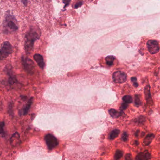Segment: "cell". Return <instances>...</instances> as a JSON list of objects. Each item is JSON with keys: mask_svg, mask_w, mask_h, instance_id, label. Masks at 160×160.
I'll use <instances>...</instances> for the list:
<instances>
[{"mask_svg": "<svg viewBox=\"0 0 160 160\" xmlns=\"http://www.w3.org/2000/svg\"><path fill=\"white\" fill-rule=\"evenodd\" d=\"M41 36L40 29L34 26L30 27L25 35V42L24 47L27 54H30L33 50L35 41L39 40Z\"/></svg>", "mask_w": 160, "mask_h": 160, "instance_id": "1", "label": "cell"}, {"mask_svg": "<svg viewBox=\"0 0 160 160\" xmlns=\"http://www.w3.org/2000/svg\"><path fill=\"white\" fill-rule=\"evenodd\" d=\"M21 61L26 72L29 74H33L35 71V65L33 61L28 57L23 56L21 57Z\"/></svg>", "mask_w": 160, "mask_h": 160, "instance_id": "2", "label": "cell"}, {"mask_svg": "<svg viewBox=\"0 0 160 160\" xmlns=\"http://www.w3.org/2000/svg\"><path fill=\"white\" fill-rule=\"evenodd\" d=\"M16 19L14 16L11 15H7L4 21L5 31H16L18 30V26L16 23Z\"/></svg>", "mask_w": 160, "mask_h": 160, "instance_id": "3", "label": "cell"}, {"mask_svg": "<svg viewBox=\"0 0 160 160\" xmlns=\"http://www.w3.org/2000/svg\"><path fill=\"white\" fill-rule=\"evenodd\" d=\"M4 71L8 76V83L10 87H13L14 85H16L18 83L16 77L14 75L13 69L11 64H8L5 66Z\"/></svg>", "mask_w": 160, "mask_h": 160, "instance_id": "4", "label": "cell"}, {"mask_svg": "<svg viewBox=\"0 0 160 160\" xmlns=\"http://www.w3.org/2000/svg\"><path fill=\"white\" fill-rule=\"evenodd\" d=\"M13 52V47L9 41H5L2 43L0 49V61L7 58Z\"/></svg>", "mask_w": 160, "mask_h": 160, "instance_id": "5", "label": "cell"}, {"mask_svg": "<svg viewBox=\"0 0 160 160\" xmlns=\"http://www.w3.org/2000/svg\"><path fill=\"white\" fill-rule=\"evenodd\" d=\"M146 46L149 52L151 54L157 53L160 50V46L157 41L149 40L146 43Z\"/></svg>", "mask_w": 160, "mask_h": 160, "instance_id": "6", "label": "cell"}, {"mask_svg": "<svg viewBox=\"0 0 160 160\" xmlns=\"http://www.w3.org/2000/svg\"><path fill=\"white\" fill-rule=\"evenodd\" d=\"M44 139L49 149H52L53 148L55 147L59 144L57 139L52 134H47L44 137Z\"/></svg>", "mask_w": 160, "mask_h": 160, "instance_id": "7", "label": "cell"}, {"mask_svg": "<svg viewBox=\"0 0 160 160\" xmlns=\"http://www.w3.org/2000/svg\"><path fill=\"white\" fill-rule=\"evenodd\" d=\"M112 77L114 81L117 83H123L127 79V75L121 71H117L114 72Z\"/></svg>", "mask_w": 160, "mask_h": 160, "instance_id": "8", "label": "cell"}, {"mask_svg": "<svg viewBox=\"0 0 160 160\" xmlns=\"http://www.w3.org/2000/svg\"><path fill=\"white\" fill-rule=\"evenodd\" d=\"M33 102V98L31 97L25 106L19 110L18 114L19 115H25L28 114L29 109H30V107L32 105Z\"/></svg>", "mask_w": 160, "mask_h": 160, "instance_id": "9", "label": "cell"}, {"mask_svg": "<svg viewBox=\"0 0 160 160\" xmlns=\"http://www.w3.org/2000/svg\"><path fill=\"white\" fill-rule=\"evenodd\" d=\"M20 142V135L18 132H16L12 135L10 138V144L13 147H16Z\"/></svg>", "mask_w": 160, "mask_h": 160, "instance_id": "10", "label": "cell"}, {"mask_svg": "<svg viewBox=\"0 0 160 160\" xmlns=\"http://www.w3.org/2000/svg\"><path fill=\"white\" fill-rule=\"evenodd\" d=\"M33 58L40 68L44 69V62L43 57H42V55L39 54H36L34 55Z\"/></svg>", "mask_w": 160, "mask_h": 160, "instance_id": "11", "label": "cell"}, {"mask_svg": "<svg viewBox=\"0 0 160 160\" xmlns=\"http://www.w3.org/2000/svg\"><path fill=\"white\" fill-rule=\"evenodd\" d=\"M151 158V155L148 152L139 153L135 158L136 160H149Z\"/></svg>", "mask_w": 160, "mask_h": 160, "instance_id": "12", "label": "cell"}, {"mask_svg": "<svg viewBox=\"0 0 160 160\" xmlns=\"http://www.w3.org/2000/svg\"><path fill=\"white\" fill-rule=\"evenodd\" d=\"M109 112L110 115H111V117L114 118H119L122 115V113L121 112L116 110L114 109H111L110 110H109Z\"/></svg>", "mask_w": 160, "mask_h": 160, "instance_id": "13", "label": "cell"}, {"mask_svg": "<svg viewBox=\"0 0 160 160\" xmlns=\"http://www.w3.org/2000/svg\"><path fill=\"white\" fill-rule=\"evenodd\" d=\"M155 135L153 134H149L146 136L144 140V144L145 146H147L151 143L153 140Z\"/></svg>", "mask_w": 160, "mask_h": 160, "instance_id": "14", "label": "cell"}, {"mask_svg": "<svg viewBox=\"0 0 160 160\" xmlns=\"http://www.w3.org/2000/svg\"><path fill=\"white\" fill-rule=\"evenodd\" d=\"M119 133H120V131L119 130H114L110 133L109 136V139L111 140H113L118 136Z\"/></svg>", "mask_w": 160, "mask_h": 160, "instance_id": "15", "label": "cell"}, {"mask_svg": "<svg viewBox=\"0 0 160 160\" xmlns=\"http://www.w3.org/2000/svg\"><path fill=\"white\" fill-rule=\"evenodd\" d=\"M115 59V57L113 56H107L105 58L106 64L109 66H111L113 64L114 61Z\"/></svg>", "mask_w": 160, "mask_h": 160, "instance_id": "16", "label": "cell"}, {"mask_svg": "<svg viewBox=\"0 0 160 160\" xmlns=\"http://www.w3.org/2000/svg\"><path fill=\"white\" fill-rule=\"evenodd\" d=\"M13 107H14V104L12 102H10L8 104V108H7V112L10 116H13L14 115Z\"/></svg>", "mask_w": 160, "mask_h": 160, "instance_id": "17", "label": "cell"}, {"mask_svg": "<svg viewBox=\"0 0 160 160\" xmlns=\"http://www.w3.org/2000/svg\"><path fill=\"white\" fill-rule=\"evenodd\" d=\"M145 98L146 101H149V100L151 99V94L150 91V86L147 85L145 88Z\"/></svg>", "mask_w": 160, "mask_h": 160, "instance_id": "18", "label": "cell"}, {"mask_svg": "<svg viewBox=\"0 0 160 160\" xmlns=\"http://www.w3.org/2000/svg\"><path fill=\"white\" fill-rule=\"evenodd\" d=\"M4 122L0 121V135H2V136H4L5 135V132L4 129Z\"/></svg>", "mask_w": 160, "mask_h": 160, "instance_id": "19", "label": "cell"}, {"mask_svg": "<svg viewBox=\"0 0 160 160\" xmlns=\"http://www.w3.org/2000/svg\"><path fill=\"white\" fill-rule=\"evenodd\" d=\"M123 101L127 103H131L132 101V98L130 95H125L123 97Z\"/></svg>", "mask_w": 160, "mask_h": 160, "instance_id": "20", "label": "cell"}, {"mask_svg": "<svg viewBox=\"0 0 160 160\" xmlns=\"http://www.w3.org/2000/svg\"><path fill=\"white\" fill-rule=\"evenodd\" d=\"M122 156H123V152L119 150L116 151L115 156H114L115 159L116 160L120 159Z\"/></svg>", "mask_w": 160, "mask_h": 160, "instance_id": "21", "label": "cell"}, {"mask_svg": "<svg viewBox=\"0 0 160 160\" xmlns=\"http://www.w3.org/2000/svg\"><path fill=\"white\" fill-rule=\"evenodd\" d=\"M135 104L137 106H139L142 104V101H140V97L138 95H135Z\"/></svg>", "mask_w": 160, "mask_h": 160, "instance_id": "22", "label": "cell"}, {"mask_svg": "<svg viewBox=\"0 0 160 160\" xmlns=\"http://www.w3.org/2000/svg\"><path fill=\"white\" fill-rule=\"evenodd\" d=\"M128 138V135L127 133L126 132H124L122 135V139L123 141L125 142L127 141Z\"/></svg>", "mask_w": 160, "mask_h": 160, "instance_id": "23", "label": "cell"}, {"mask_svg": "<svg viewBox=\"0 0 160 160\" xmlns=\"http://www.w3.org/2000/svg\"><path fill=\"white\" fill-rule=\"evenodd\" d=\"M131 80L132 83H133V85L135 87H138V84L137 82V78L135 77H132L131 78Z\"/></svg>", "mask_w": 160, "mask_h": 160, "instance_id": "24", "label": "cell"}, {"mask_svg": "<svg viewBox=\"0 0 160 160\" xmlns=\"http://www.w3.org/2000/svg\"><path fill=\"white\" fill-rule=\"evenodd\" d=\"M128 106V103L124 102L122 104V105H121V109H122V110H125L126 108H127Z\"/></svg>", "mask_w": 160, "mask_h": 160, "instance_id": "25", "label": "cell"}, {"mask_svg": "<svg viewBox=\"0 0 160 160\" xmlns=\"http://www.w3.org/2000/svg\"><path fill=\"white\" fill-rule=\"evenodd\" d=\"M62 1L63 3H64V4H65L64 8H65L69 5L71 0H62Z\"/></svg>", "mask_w": 160, "mask_h": 160, "instance_id": "26", "label": "cell"}, {"mask_svg": "<svg viewBox=\"0 0 160 160\" xmlns=\"http://www.w3.org/2000/svg\"><path fill=\"white\" fill-rule=\"evenodd\" d=\"M82 4H83V2L82 1H80L79 2H78L76 3V4L74 6V8L77 9L78 8L81 7V6L82 5Z\"/></svg>", "mask_w": 160, "mask_h": 160, "instance_id": "27", "label": "cell"}, {"mask_svg": "<svg viewBox=\"0 0 160 160\" xmlns=\"http://www.w3.org/2000/svg\"><path fill=\"white\" fill-rule=\"evenodd\" d=\"M125 159L126 160H131L132 159V156L131 155L128 153L125 155Z\"/></svg>", "mask_w": 160, "mask_h": 160, "instance_id": "28", "label": "cell"}, {"mask_svg": "<svg viewBox=\"0 0 160 160\" xmlns=\"http://www.w3.org/2000/svg\"><path fill=\"white\" fill-rule=\"evenodd\" d=\"M22 3H23L25 6H27L28 4V1L27 0H21Z\"/></svg>", "mask_w": 160, "mask_h": 160, "instance_id": "29", "label": "cell"}, {"mask_svg": "<svg viewBox=\"0 0 160 160\" xmlns=\"http://www.w3.org/2000/svg\"><path fill=\"white\" fill-rule=\"evenodd\" d=\"M139 130H137V131H136V132H135V136H138V134H139Z\"/></svg>", "mask_w": 160, "mask_h": 160, "instance_id": "30", "label": "cell"}, {"mask_svg": "<svg viewBox=\"0 0 160 160\" xmlns=\"http://www.w3.org/2000/svg\"><path fill=\"white\" fill-rule=\"evenodd\" d=\"M135 143H136V145H138L139 144V142H138V141H135Z\"/></svg>", "mask_w": 160, "mask_h": 160, "instance_id": "31", "label": "cell"}]
</instances>
